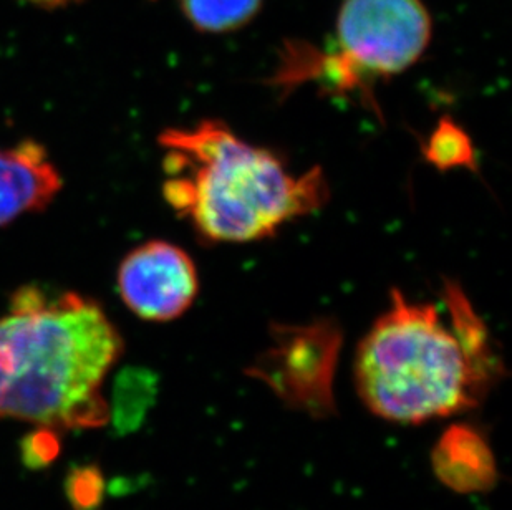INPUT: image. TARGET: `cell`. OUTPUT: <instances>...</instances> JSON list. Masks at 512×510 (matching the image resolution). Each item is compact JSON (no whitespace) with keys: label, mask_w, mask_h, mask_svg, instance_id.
<instances>
[{"label":"cell","mask_w":512,"mask_h":510,"mask_svg":"<svg viewBox=\"0 0 512 510\" xmlns=\"http://www.w3.org/2000/svg\"><path fill=\"white\" fill-rule=\"evenodd\" d=\"M70 496L75 506H92L100 499V479L92 476V471L77 472L72 477Z\"/></svg>","instance_id":"obj_11"},{"label":"cell","mask_w":512,"mask_h":510,"mask_svg":"<svg viewBox=\"0 0 512 510\" xmlns=\"http://www.w3.org/2000/svg\"><path fill=\"white\" fill-rule=\"evenodd\" d=\"M118 292L131 312L148 322H171L194 304L199 275L188 252L171 242L150 241L126 255Z\"/></svg>","instance_id":"obj_6"},{"label":"cell","mask_w":512,"mask_h":510,"mask_svg":"<svg viewBox=\"0 0 512 510\" xmlns=\"http://www.w3.org/2000/svg\"><path fill=\"white\" fill-rule=\"evenodd\" d=\"M431 30L421 0H343L332 52L289 49L276 85L317 82L327 92L357 97L378 110L375 85L413 67L430 45Z\"/></svg>","instance_id":"obj_4"},{"label":"cell","mask_w":512,"mask_h":510,"mask_svg":"<svg viewBox=\"0 0 512 510\" xmlns=\"http://www.w3.org/2000/svg\"><path fill=\"white\" fill-rule=\"evenodd\" d=\"M158 143L166 203L206 244L262 241L329 201L322 169L295 173L281 154L242 140L224 121L168 128Z\"/></svg>","instance_id":"obj_3"},{"label":"cell","mask_w":512,"mask_h":510,"mask_svg":"<svg viewBox=\"0 0 512 510\" xmlns=\"http://www.w3.org/2000/svg\"><path fill=\"white\" fill-rule=\"evenodd\" d=\"M342 333L334 322L276 327L272 345L252 368L289 405L310 414L332 411V378Z\"/></svg>","instance_id":"obj_5"},{"label":"cell","mask_w":512,"mask_h":510,"mask_svg":"<svg viewBox=\"0 0 512 510\" xmlns=\"http://www.w3.org/2000/svg\"><path fill=\"white\" fill-rule=\"evenodd\" d=\"M443 305L393 290L355 353L363 405L398 424L426 423L474 408L501 373L488 328L463 289L446 280Z\"/></svg>","instance_id":"obj_1"},{"label":"cell","mask_w":512,"mask_h":510,"mask_svg":"<svg viewBox=\"0 0 512 510\" xmlns=\"http://www.w3.org/2000/svg\"><path fill=\"white\" fill-rule=\"evenodd\" d=\"M60 189V173L37 141L0 148V227L24 214L44 211Z\"/></svg>","instance_id":"obj_7"},{"label":"cell","mask_w":512,"mask_h":510,"mask_svg":"<svg viewBox=\"0 0 512 510\" xmlns=\"http://www.w3.org/2000/svg\"><path fill=\"white\" fill-rule=\"evenodd\" d=\"M121 353V335L97 302L19 290L0 317V419L57 431L102 426L103 381Z\"/></svg>","instance_id":"obj_2"},{"label":"cell","mask_w":512,"mask_h":510,"mask_svg":"<svg viewBox=\"0 0 512 510\" xmlns=\"http://www.w3.org/2000/svg\"><path fill=\"white\" fill-rule=\"evenodd\" d=\"M426 158L441 169L471 166L474 161L473 146L468 136L451 121H441L426 145Z\"/></svg>","instance_id":"obj_10"},{"label":"cell","mask_w":512,"mask_h":510,"mask_svg":"<svg viewBox=\"0 0 512 510\" xmlns=\"http://www.w3.org/2000/svg\"><path fill=\"white\" fill-rule=\"evenodd\" d=\"M184 17L206 34L242 29L261 10L262 0H179Z\"/></svg>","instance_id":"obj_9"},{"label":"cell","mask_w":512,"mask_h":510,"mask_svg":"<svg viewBox=\"0 0 512 510\" xmlns=\"http://www.w3.org/2000/svg\"><path fill=\"white\" fill-rule=\"evenodd\" d=\"M50 429H45L44 433L37 434L32 439V446L25 448V456L29 458L32 456L34 462L49 461L55 453H57V446L52 448V444H55L54 439L49 438Z\"/></svg>","instance_id":"obj_12"},{"label":"cell","mask_w":512,"mask_h":510,"mask_svg":"<svg viewBox=\"0 0 512 510\" xmlns=\"http://www.w3.org/2000/svg\"><path fill=\"white\" fill-rule=\"evenodd\" d=\"M436 474L458 491H484L496 481V466L488 444L474 429L453 428L433 454Z\"/></svg>","instance_id":"obj_8"},{"label":"cell","mask_w":512,"mask_h":510,"mask_svg":"<svg viewBox=\"0 0 512 510\" xmlns=\"http://www.w3.org/2000/svg\"><path fill=\"white\" fill-rule=\"evenodd\" d=\"M25 2L40 5V7H45V9H57V7H65V5L77 2V0H25Z\"/></svg>","instance_id":"obj_13"}]
</instances>
